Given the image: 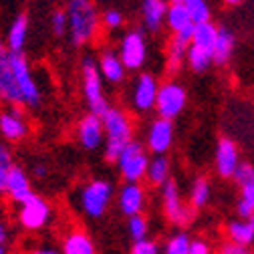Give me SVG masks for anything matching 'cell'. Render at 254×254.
Wrapping results in <instances>:
<instances>
[{"instance_id":"11","label":"cell","mask_w":254,"mask_h":254,"mask_svg":"<svg viewBox=\"0 0 254 254\" xmlns=\"http://www.w3.org/2000/svg\"><path fill=\"white\" fill-rule=\"evenodd\" d=\"M157 91H160V81L149 71L137 73L129 91V103L137 113H149L155 109Z\"/></svg>"},{"instance_id":"1","label":"cell","mask_w":254,"mask_h":254,"mask_svg":"<svg viewBox=\"0 0 254 254\" xmlns=\"http://www.w3.org/2000/svg\"><path fill=\"white\" fill-rule=\"evenodd\" d=\"M117 196L115 184L109 178H93L75 188L71 196L73 206L89 220H103Z\"/></svg>"},{"instance_id":"42","label":"cell","mask_w":254,"mask_h":254,"mask_svg":"<svg viewBox=\"0 0 254 254\" xmlns=\"http://www.w3.org/2000/svg\"><path fill=\"white\" fill-rule=\"evenodd\" d=\"M28 254H61L57 248H51V246H39V248H33Z\"/></svg>"},{"instance_id":"36","label":"cell","mask_w":254,"mask_h":254,"mask_svg":"<svg viewBox=\"0 0 254 254\" xmlns=\"http://www.w3.org/2000/svg\"><path fill=\"white\" fill-rule=\"evenodd\" d=\"M51 30H53V37L55 39H63V37H69V18L65 10H55L51 14Z\"/></svg>"},{"instance_id":"26","label":"cell","mask_w":254,"mask_h":254,"mask_svg":"<svg viewBox=\"0 0 254 254\" xmlns=\"http://www.w3.org/2000/svg\"><path fill=\"white\" fill-rule=\"evenodd\" d=\"M172 180V162L168 155H153L147 166V174H145V182L151 188L160 190L166 182Z\"/></svg>"},{"instance_id":"43","label":"cell","mask_w":254,"mask_h":254,"mask_svg":"<svg viewBox=\"0 0 254 254\" xmlns=\"http://www.w3.org/2000/svg\"><path fill=\"white\" fill-rule=\"evenodd\" d=\"M6 242H8V226L0 220V246H6Z\"/></svg>"},{"instance_id":"17","label":"cell","mask_w":254,"mask_h":254,"mask_svg":"<svg viewBox=\"0 0 254 254\" xmlns=\"http://www.w3.org/2000/svg\"><path fill=\"white\" fill-rule=\"evenodd\" d=\"M30 133V125L24 117V107H8L0 111V137L4 143H18Z\"/></svg>"},{"instance_id":"41","label":"cell","mask_w":254,"mask_h":254,"mask_svg":"<svg viewBox=\"0 0 254 254\" xmlns=\"http://www.w3.org/2000/svg\"><path fill=\"white\" fill-rule=\"evenodd\" d=\"M28 176L33 178V180H45V178L49 176V166L43 164V162H35L33 166H30Z\"/></svg>"},{"instance_id":"40","label":"cell","mask_w":254,"mask_h":254,"mask_svg":"<svg viewBox=\"0 0 254 254\" xmlns=\"http://www.w3.org/2000/svg\"><path fill=\"white\" fill-rule=\"evenodd\" d=\"M216 254H254V250L226 240L224 244H220V248H218V252H216Z\"/></svg>"},{"instance_id":"7","label":"cell","mask_w":254,"mask_h":254,"mask_svg":"<svg viewBox=\"0 0 254 254\" xmlns=\"http://www.w3.org/2000/svg\"><path fill=\"white\" fill-rule=\"evenodd\" d=\"M160 196H162V212L164 218L176 228H186L194 218V210L190 204L184 202L182 198V190L178 180H170L160 188Z\"/></svg>"},{"instance_id":"13","label":"cell","mask_w":254,"mask_h":254,"mask_svg":"<svg viewBox=\"0 0 254 254\" xmlns=\"http://www.w3.org/2000/svg\"><path fill=\"white\" fill-rule=\"evenodd\" d=\"M115 200L121 216L125 218L143 214L147 206V188L143 182H123L117 190Z\"/></svg>"},{"instance_id":"8","label":"cell","mask_w":254,"mask_h":254,"mask_svg":"<svg viewBox=\"0 0 254 254\" xmlns=\"http://www.w3.org/2000/svg\"><path fill=\"white\" fill-rule=\"evenodd\" d=\"M149 151L141 141H131L115 160L117 174L123 182H143L149 166Z\"/></svg>"},{"instance_id":"20","label":"cell","mask_w":254,"mask_h":254,"mask_svg":"<svg viewBox=\"0 0 254 254\" xmlns=\"http://www.w3.org/2000/svg\"><path fill=\"white\" fill-rule=\"evenodd\" d=\"M166 24L172 30V35L184 37L192 43L194 37V22L190 18L184 0H168V16H166Z\"/></svg>"},{"instance_id":"12","label":"cell","mask_w":254,"mask_h":254,"mask_svg":"<svg viewBox=\"0 0 254 254\" xmlns=\"http://www.w3.org/2000/svg\"><path fill=\"white\" fill-rule=\"evenodd\" d=\"M242 164L238 143L232 137H220L214 149V170L222 180H234L238 168Z\"/></svg>"},{"instance_id":"37","label":"cell","mask_w":254,"mask_h":254,"mask_svg":"<svg viewBox=\"0 0 254 254\" xmlns=\"http://www.w3.org/2000/svg\"><path fill=\"white\" fill-rule=\"evenodd\" d=\"M125 24V14L119 8H107L101 14V26H105L107 30H119Z\"/></svg>"},{"instance_id":"27","label":"cell","mask_w":254,"mask_h":254,"mask_svg":"<svg viewBox=\"0 0 254 254\" xmlns=\"http://www.w3.org/2000/svg\"><path fill=\"white\" fill-rule=\"evenodd\" d=\"M234 47H236L234 33L228 26H220L218 28V39H216V45H214V53H212L214 65L224 67L234 55Z\"/></svg>"},{"instance_id":"24","label":"cell","mask_w":254,"mask_h":254,"mask_svg":"<svg viewBox=\"0 0 254 254\" xmlns=\"http://www.w3.org/2000/svg\"><path fill=\"white\" fill-rule=\"evenodd\" d=\"M28 26H30V20H28V14L26 12H18L10 26H8V33H6V49L10 53H22L24 47H26V41H28Z\"/></svg>"},{"instance_id":"45","label":"cell","mask_w":254,"mask_h":254,"mask_svg":"<svg viewBox=\"0 0 254 254\" xmlns=\"http://www.w3.org/2000/svg\"><path fill=\"white\" fill-rule=\"evenodd\" d=\"M0 254H6V246H0Z\"/></svg>"},{"instance_id":"2","label":"cell","mask_w":254,"mask_h":254,"mask_svg":"<svg viewBox=\"0 0 254 254\" xmlns=\"http://www.w3.org/2000/svg\"><path fill=\"white\" fill-rule=\"evenodd\" d=\"M69 18V41L73 47H85L97 39L101 14L93 0H71L65 8Z\"/></svg>"},{"instance_id":"30","label":"cell","mask_w":254,"mask_h":254,"mask_svg":"<svg viewBox=\"0 0 254 254\" xmlns=\"http://www.w3.org/2000/svg\"><path fill=\"white\" fill-rule=\"evenodd\" d=\"M218 24H214L212 20L210 22H202V24H196L194 26V37H192V45L208 51V53H214V45H216V39H218Z\"/></svg>"},{"instance_id":"31","label":"cell","mask_w":254,"mask_h":254,"mask_svg":"<svg viewBox=\"0 0 254 254\" xmlns=\"http://www.w3.org/2000/svg\"><path fill=\"white\" fill-rule=\"evenodd\" d=\"M186 65L190 67V71L200 75V73H206L214 65V57H212V53H208L196 45H190L188 55H186Z\"/></svg>"},{"instance_id":"33","label":"cell","mask_w":254,"mask_h":254,"mask_svg":"<svg viewBox=\"0 0 254 254\" xmlns=\"http://www.w3.org/2000/svg\"><path fill=\"white\" fill-rule=\"evenodd\" d=\"M127 236H129V240L133 244L149 238V220L145 214H137V216L127 218Z\"/></svg>"},{"instance_id":"22","label":"cell","mask_w":254,"mask_h":254,"mask_svg":"<svg viewBox=\"0 0 254 254\" xmlns=\"http://www.w3.org/2000/svg\"><path fill=\"white\" fill-rule=\"evenodd\" d=\"M97 67H99L101 79L109 85H121L127 77V69L123 67V63L115 49H103L99 53Z\"/></svg>"},{"instance_id":"28","label":"cell","mask_w":254,"mask_h":254,"mask_svg":"<svg viewBox=\"0 0 254 254\" xmlns=\"http://www.w3.org/2000/svg\"><path fill=\"white\" fill-rule=\"evenodd\" d=\"M190 45L192 43L184 37H178V35L170 37V41L166 45V67L170 73H176L182 69V65L186 63V55H188Z\"/></svg>"},{"instance_id":"21","label":"cell","mask_w":254,"mask_h":254,"mask_svg":"<svg viewBox=\"0 0 254 254\" xmlns=\"http://www.w3.org/2000/svg\"><path fill=\"white\" fill-rule=\"evenodd\" d=\"M168 16V0H141L139 4V18L141 28L145 33L157 35L166 24Z\"/></svg>"},{"instance_id":"16","label":"cell","mask_w":254,"mask_h":254,"mask_svg":"<svg viewBox=\"0 0 254 254\" xmlns=\"http://www.w3.org/2000/svg\"><path fill=\"white\" fill-rule=\"evenodd\" d=\"M0 101L8 107H24L22 95L18 91V85L14 81L12 65H10V53L6 45L0 41Z\"/></svg>"},{"instance_id":"4","label":"cell","mask_w":254,"mask_h":254,"mask_svg":"<svg viewBox=\"0 0 254 254\" xmlns=\"http://www.w3.org/2000/svg\"><path fill=\"white\" fill-rule=\"evenodd\" d=\"M103 83L105 81L101 79L97 61H95L91 55L83 57V61H81V89H83V97H85L89 113L99 115V117H103L111 109V103H109L107 95H105Z\"/></svg>"},{"instance_id":"18","label":"cell","mask_w":254,"mask_h":254,"mask_svg":"<svg viewBox=\"0 0 254 254\" xmlns=\"http://www.w3.org/2000/svg\"><path fill=\"white\" fill-rule=\"evenodd\" d=\"M77 139L83 149L87 151H97L105 145V129H103V119L99 115L87 113L77 121Z\"/></svg>"},{"instance_id":"23","label":"cell","mask_w":254,"mask_h":254,"mask_svg":"<svg viewBox=\"0 0 254 254\" xmlns=\"http://www.w3.org/2000/svg\"><path fill=\"white\" fill-rule=\"evenodd\" d=\"M61 254H97V244L85 230L73 228L61 242Z\"/></svg>"},{"instance_id":"38","label":"cell","mask_w":254,"mask_h":254,"mask_svg":"<svg viewBox=\"0 0 254 254\" xmlns=\"http://www.w3.org/2000/svg\"><path fill=\"white\" fill-rule=\"evenodd\" d=\"M129 254H162V248L155 240L147 238L143 242H135L129 250Z\"/></svg>"},{"instance_id":"3","label":"cell","mask_w":254,"mask_h":254,"mask_svg":"<svg viewBox=\"0 0 254 254\" xmlns=\"http://www.w3.org/2000/svg\"><path fill=\"white\" fill-rule=\"evenodd\" d=\"M103 129H105V145H103V157L107 162H113L119 157V153L133 141V121L129 113L121 107H111L103 117Z\"/></svg>"},{"instance_id":"6","label":"cell","mask_w":254,"mask_h":254,"mask_svg":"<svg viewBox=\"0 0 254 254\" xmlns=\"http://www.w3.org/2000/svg\"><path fill=\"white\" fill-rule=\"evenodd\" d=\"M117 55H119L123 67L127 71L141 73V69L145 67V63H147V55H149L145 30L143 28H129V30H125L121 41H119Z\"/></svg>"},{"instance_id":"19","label":"cell","mask_w":254,"mask_h":254,"mask_svg":"<svg viewBox=\"0 0 254 254\" xmlns=\"http://www.w3.org/2000/svg\"><path fill=\"white\" fill-rule=\"evenodd\" d=\"M4 196L12 202V204H22L26 202L30 196H35V190H33V178L28 176V172L20 166L14 164V168L8 174L6 180V188H4Z\"/></svg>"},{"instance_id":"34","label":"cell","mask_w":254,"mask_h":254,"mask_svg":"<svg viewBox=\"0 0 254 254\" xmlns=\"http://www.w3.org/2000/svg\"><path fill=\"white\" fill-rule=\"evenodd\" d=\"M186 10L192 18L194 24H202V22H210L212 20V6L208 0H184Z\"/></svg>"},{"instance_id":"25","label":"cell","mask_w":254,"mask_h":254,"mask_svg":"<svg viewBox=\"0 0 254 254\" xmlns=\"http://www.w3.org/2000/svg\"><path fill=\"white\" fill-rule=\"evenodd\" d=\"M228 242L252 248L254 246V216L250 218H234L226 224Z\"/></svg>"},{"instance_id":"29","label":"cell","mask_w":254,"mask_h":254,"mask_svg":"<svg viewBox=\"0 0 254 254\" xmlns=\"http://www.w3.org/2000/svg\"><path fill=\"white\" fill-rule=\"evenodd\" d=\"M212 200V186H210V180L198 176L192 186H190V206L192 210H202L210 204Z\"/></svg>"},{"instance_id":"35","label":"cell","mask_w":254,"mask_h":254,"mask_svg":"<svg viewBox=\"0 0 254 254\" xmlns=\"http://www.w3.org/2000/svg\"><path fill=\"white\" fill-rule=\"evenodd\" d=\"M12 168H14L12 149L8 147V143L0 141V194H4L6 180H8V174H10Z\"/></svg>"},{"instance_id":"9","label":"cell","mask_w":254,"mask_h":254,"mask_svg":"<svg viewBox=\"0 0 254 254\" xmlns=\"http://www.w3.org/2000/svg\"><path fill=\"white\" fill-rule=\"evenodd\" d=\"M186 105H188V91L180 81L168 79L160 83V91H157V99H155L157 117L174 121L184 113Z\"/></svg>"},{"instance_id":"10","label":"cell","mask_w":254,"mask_h":254,"mask_svg":"<svg viewBox=\"0 0 254 254\" xmlns=\"http://www.w3.org/2000/svg\"><path fill=\"white\" fill-rule=\"evenodd\" d=\"M53 218V206L47 198L35 194L30 196L26 202H22L18 206V212H16V220L22 230L26 232H39V230H45L49 226V222Z\"/></svg>"},{"instance_id":"32","label":"cell","mask_w":254,"mask_h":254,"mask_svg":"<svg viewBox=\"0 0 254 254\" xmlns=\"http://www.w3.org/2000/svg\"><path fill=\"white\" fill-rule=\"evenodd\" d=\"M190 244H192L190 234L184 230H176L166 238L162 246V254H190Z\"/></svg>"},{"instance_id":"14","label":"cell","mask_w":254,"mask_h":254,"mask_svg":"<svg viewBox=\"0 0 254 254\" xmlns=\"http://www.w3.org/2000/svg\"><path fill=\"white\" fill-rule=\"evenodd\" d=\"M176 139V127L174 121L155 117L145 131V149L153 155H168V151L172 149Z\"/></svg>"},{"instance_id":"44","label":"cell","mask_w":254,"mask_h":254,"mask_svg":"<svg viewBox=\"0 0 254 254\" xmlns=\"http://www.w3.org/2000/svg\"><path fill=\"white\" fill-rule=\"evenodd\" d=\"M242 2H244V0H224V4H228V6H238Z\"/></svg>"},{"instance_id":"15","label":"cell","mask_w":254,"mask_h":254,"mask_svg":"<svg viewBox=\"0 0 254 254\" xmlns=\"http://www.w3.org/2000/svg\"><path fill=\"white\" fill-rule=\"evenodd\" d=\"M238 200H236V218H250L254 216V166L242 162L236 176Z\"/></svg>"},{"instance_id":"39","label":"cell","mask_w":254,"mask_h":254,"mask_svg":"<svg viewBox=\"0 0 254 254\" xmlns=\"http://www.w3.org/2000/svg\"><path fill=\"white\" fill-rule=\"evenodd\" d=\"M190 254H216L210 240L206 238H192V244H190Z\"/></svg>"},{"instance_id":"5","label":"cell","mask_w":254,"mask_h":254,"mask_svg":"<svg viewBox=\"0 0 254 254\" xmlns=\"http://www.w3.org/2000/svg\"><path fill=\"white\" fill-rule=\"evenodd\" d=\"M10 65H12L14 81L18 85L20 95H22L24 109H39L43 105V89L39 85V79H37L33 67H30L26 55L24 53H10Z\"/></svg>"}]
</instances>
